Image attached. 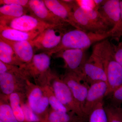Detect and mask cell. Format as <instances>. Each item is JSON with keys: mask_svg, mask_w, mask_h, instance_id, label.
Listing matches in <instances>:
<instances>
[{"mask_svg": "<svg viewBox=\"0 0 122 122\" xmlns=\"http://www.w3.org/2000/svg\"><path fill=\"white\" fill-rule=\"evenodd\" d=\"M71 122H88V120L76 115Z\"/></svg>", "mask_w": 122, "mask_h": 122, "instance_id": "cell-32", "label": "cell"}, {"mask_svg": "<svg viewBox=\"0 0 122 122\" xmlns=\"http://www.w3.org/2000/svg\"><path fill=\"white\" fill-rule=\"evenodd\" d=\"M112 46L114 58L122 66V41L117 45L112 44Z\"/></svg>", "mask_w": 122, "mask_h": 122, "instance_id": "cell-29", "label": "cell"}, {"mask_svg": "<svg viewBox=\"0 0 122 122\" xmlns=\"http://www.w3.org/2000/svg\"><path fill=\"white\" fill-rule=\"evenodd\" d=\"M115 38L113 29L103 34L86 32L75 29L66 31L62 37L61 43L57 47L48 53L52 56L61 51L71 49L87 50L94 44L109 39Z\"/></svg>", "mask_w": 122, "mask_h": 122, "instance_id": "cell-1", "label": "cell"}, {"mask_svg": "<svg viewBox=\"0 0 122 122\" xmlns=\"http://www.w3.org/2000/svg\"><path fill=\"white\" fill-rule=\"evenodd\" d=\"M1 25L24 32L41 33L48 27L54 26L42 22L30 14L17 18Z\"/></svg>", "mask_w": 122, "mask_h": 122, "instance_id": "cell-14", "label": "cell"}, {"mask_svg": "<svg viewBox=\"0 0 122 122\" xmlns=\"http://www.w3.org/2000/svg\"><path fill=\"white\" fill-rule=\"evenodd\" d=\"M0 122H2V121H1V120H0Z\"/></svg>", "mask_w": 122, "mask_h": 122, "instance_id": "cell-34", "label": "cell"}, {"mask_svg": "<svg viewBox=\"0 0 122 122\" xmlns=\"http://www.w3.org/2000/svg\"><path fill=\"white\" fill-rule=\"evenodd\" d=\"M109 122H122V107L111 105L105 107Z\"/></svg>", "mask_w": 122, "mask_h": 122, "instance_id": "cell-26", "label": "cell"}, {"mask_svg": "<svg viewBox=\"0 0 122 122\" xmlns=\"http://www.w3.org/2000/svg\"><path fill=\"white\" fill-rule=\"evenodd\" d=\"M81 77L83 81L90 85L99 81H103L107 83L103 61L93 48L91 55L84 65Z\"/></svg>", "mask_w": 122, "mask_h": 122, "instance_id": "cell-7", "label": "cell"}, {"mask_svg": "<svg viewBox=\"0 0 122 122\" xmlns=\"http://www.w3.org/2000/svg\"><path fill=\"white\" fill-rule=\"evenodd\" d=\"M51 56L45 52L35 54L30 62L21 67L27 79H33L41 87L49 85L53 73L50 68Z\"/></svg>", "mask_w": 122, "mask_h": 122, "instance_id": "cell-4", "label": "cell"}, {"mask_svg": "<svg viewBox=\"0 0 122 122\" xmlns=\"http://www.w3.org/2000/svg\"><path fill=\"white\" fill-rule=\"evenodd\" d=\"M25 94L16 93L9 96L10 104L15 117L19 122H26L21 106V102Z\"/></svg>", "mask_w": 122, "mask_h": 122, "instance_id": "cell-21", "label": "cell"}, {"mask_svg": "<svg viewBox=\"0 0 122 122\" xmlns=\"http://www.w3.org/2000/svg\"><path fill=\"white\" fill-rule=\"evenodd\" d=\"M28 8L15 5H3L0 7V25H4L12 20L27 14Z\"/></svg>", "mask_w": 122, "mask_h": 122, "instance_id": "cell-19", "label": "cell"}, {"mask_svg": "<svg viewBox=\"0 0 122 122\" xmlns=\"http://www.w3.org/2000/svg\"><path fill=\"white\" fill-rule=\"evenodd\" d=\"M78 5L81 8L85 10H97L94 0H76Z\"/></svg>", "mask_w": 122, "mask_h": 122, "instance_id": "cell-30", "label": "cell"}, {"mask_svg": "<svg viewBox=\"0 0 122 122\" xmlns=\"http://www.w3.org/2000/svg\"><path fill=\"white\" fill-rule=\"evenodd\" d=\"M29 0H0V4L15 5L28 8Z\"/></svg>", "mask_w": 122, "mask_h": 122, "instance_id": "cell-31", "label": "cell"}, {"mask_svg": "<svg viewBox=\"0 0 122 122\" xmlns=\"http://www.w3.org/2000/svg\"><path fill=\"white\" fill-rule=\"evenodd\" d=\"M87 50L71 49L61 51L54 54L55 57L63 59L67 70L76 73L80 76L87 61Z\"/></svg>", "mask_w": 122, "mask_h": 122, "instance_id": "cell-12", "label": "cell"}, {"mask_svg": "<svg viewBox=\"0 0 122 122\" xmlns=\"http://www.w3.org/2000/svg\"><path fill=\"white\" fill-rule=\"evenodd\" d=\"M88 122H109L103 100L92 109L88 116Z\"/></svg>", "mask_w": 122, "mask_h": 122, "instance_id": "cell-23", "label": "cell"}, {"mask_svg": "<svg viewBox=\"0 0 122 122\" xmlns=\"http://www.w3.org/2000/svg\"><path fill=\"white\" fill-rule=\"evenodd\" d=\"M21 106L26 122H41V119L30 108L26 96L22 98Z\"/></svg>", "mask_w": 122, "mask_h": 122, "instance_id": "cell-25", "label": "cell"}, {"mask_svg": "<svg viewBox=\"0 0 122 122\" xmlns=\"http://www.w3.org/2000/svg\"><path fill=\"white\" fill-rule=\"evenodd\" d=\"M67 26L54 25L48 27L32 41L35 48L49 52L57 47L64 34L68 31Z\"/></svg>", "mask_w": 122, "mask_h": 122, "instance_id": "cell-8", "label": "cell"}, {"mask_svg": "<svg viewBox=\"0 0 122 122\" xmlns=\"http://www.w3.org/2000/svg\"><path fill=\"white\" fill-rule=\"evenodd\" d=\"M107 90V84L103 81L96 82L90 85L83 109V112L87 120L92 109L106 96Z\"/></svg>", "mask_w": 122, "mask_h": 122, "instance_id": "cell-16", "label": "cell"}, {"mask_svg": "<svg viewBox=\"0 0 122 122\" xmlns=\"http://www.w3.org/2000/svg\"><path fill=\"white\" fill-rule=\"evenodd\" d=\"M93 48L103 61L107 85L106 96H109L122 85V66L114 58L112 43L109 39L96 43Z\"/></svg>", "mask_w": 122, "mask_h": 122, "instance_id": "cell-2", "label": "cell"}, {"mask_svg": "<svg viewBox=\"0 0 122 122\" xmlns=\"http://www.w3.org/2000/svg\"><path fill=\"white\" fill-rule=\"evenodd\" d=\"M120 18L122 22V0H120Z\"/></svg>", "mask_w": 122, "mask_h": 122, "instance_id": "cell-33", "label": "cell"}, {"mask_svg": "<svg viewBox=\"0 0 122 122\" xmlns=\"http://www.w3.org/2000/svg\"><path fill=\"white\" fill-rule=\"evenodd\" d=\"M61 77L69 87L75 99L83 112L90 85L83 81L81 76L76 73L67 70Z\"/></svg>", "mask_w": 122, "mask_h": 122, "instance_id": "cell-10", "label": "cell"}, {"mask_svg": "<svg viewBox=\"0 0 122 122\" xmlns=\"http://www.w3.org/2000/svg\"><path fill=\"white\" fill-rule=\"evenodd\" d=\"M13 48L14 52L20 61L25 64L30 62L34 54V47L32 41H15L2 39Z\"/></svg>", "mask_w": 122, "mask_h": 122, "instance_id": "cell-17", "label": "cell"}, {"mask_svg": "<svg viewBox=\"0 0 122 122\" xmlns=\"http://www.w3.org/2000/svg\"><path fill=\"white\" fill-rule=\"evenodd\" d=\"M26 96L30 108L41 120L43 119L46 116L50 107L48 97L43 87L28 80Z\"/></svg>", "mask_w": 122, "mask_h": 122, "instance_id": "cell-6", "label": "cell"}, {"mask_svg": "<svg viewBox=\"0 0 122 122\" xmlns=\"http://www.w3.org/2000/svg\"><path fill=\"white\" fill-rule=\"evenodd\" d=\"M50 86L59 101L70 111H72L77 116L87 120L75 99L68 85L61 76L54 73L50 82Z\"/></svg>", "mask_w": 122, "mask_h": 122, "instance_id": "cell-5", "label": "cell"}, {"mask_svg": "<svg viewBox=\"0 0 122 122\" xmlns=\"http://www.w3.org/2000/svg\"><path fill=\"white\" fill-rule=\"evenodd\" d=\"M28 80L24 75L11 72L0 74V94L8 97L16 93L26 94Z\"/></svg>", "mask_w": 122, "mask_h": 122, "instance_id": "cell-11", "label": "cell"}, {"mask_svg": "<svg viewBox=\"0 0 122 122\" xmlns=\"http://www.w3.org/2000/svg\"><path fill=\"white\" fill-rule=\"evenodd\" d=\"M109 96H111V105L117 107H121L122 104V85Z\"/></svg>", "mask_w": 122, "mask_h": 122, "instance_id": "cell-28", "label": "cell"}, {"mask_svg": "<svg viewBox=\"0 0 122 122\" xmlns=\"http://www.w3.org/2000/svg\"><path fill=\"white\" fill-rule=\"evenodd\" d=\"M48 9L54 15L75 29H79L74 22L70 0H44Z\"/></svg>", "mask_w": 122, "mask_h": 122, "instance_id": "cell-15", "label": "cell"}, {"mask_svg": "<svg viewBox=\"0 0 122 122\" xmlns=\"http://www.w3.org/2000/svg\"><path fill=\"white\" fill-rule=\"evenodd\" d=\"M6 72H11L22 75L25 76L20 67L17 66L8 65L0 61V74Z\"/></svg>", "mask_w": 122, "mask_h": 122, "instance_id": "cell-27", "label": "cell"}, {"mask_svg": "<svg viewBox=\"0 0 122 122\" xmlns=\"http://www.w3.org/2000/svg\"><path fill=\"white\" fill-rule=\"evenodd\" d=\"M48 97L50 107L56 111L68 112L69 111L59 101L50 85L43 87Z\"/></svg>", "mask_w": 122, "mask_h": 122, "instance_id": "cell-24", "label": "cell"}, {"mask_svg": "<svg viewBox=\"0 0 122 122\" xmlns=\"http://www.w3.org/2000/svg\"><path fill=\"white\" fill-rule=\"evenodd\" d=\"M76 115L72 111H56L50 107L46 117L41 122H71Z\"/></svg>", "mask_w": 122, "mask_h": 122, "instance_id": "cell-22", "label": "cell"}, {"mask_svg": "<svg viewBox=\"0 0 122 122\" xmlns=\"http://www.w3.org/2000/svg\"><path fill=\"white\" fill-rule=\"evenodd\" d=\"M41 33L39 32H24L0 25V38L12 41H31Z\"/></svg>", "mask_w": 122, "mask_h": 122, "instance_id": "cell-18", "label": "cell"}, {"mask_svg": "<svg viewBox=\"0 0 122 122\" xmlns=\"http://www.w3.org/2000/svg\"><path fill=\"white\" fill-rule=\"evenodd\" d=\"M98 11L110 25L118 41L122 37V22L120 15L119 0H105Z\"/></svg>", "mask_w": 122, "mask_h": 122, "instance_id": "cell-9", "label": "cell"}, {"mask_svg": "<svg viewBox=\"0 0 122 122\" xmlns=\"http://www.w3.org/2000/svg\"><path fill=\"white\" fill-rule=\"evenodd\" d=\"M28 9L30 15L51 25H70L54 15L46 7L44 0H29Z\"/></svg>", "mask_w": 122, "mask_h": 122, "instance_id": "cell-13", "label": "cell"}, {"mask_svg": "<svg viewBox=\"0 0 122 122\" xmlns=\"http://www.w3.org/2000/svg\"><path fill=\"white\" fill-rule=\"evenodd\" d=\"M72 3L74 22L79 29L99 34L106 33L112 29L98 10L84 9L78 5L76 0Z\"/></svg>", "mask_w": 122, "mask_h": 122, "instance_id": "cell-3", "label": "cell"}, {"mask_svg": "<svg viewBox=\"0 0 122 122\" xmlns=\"http://www.w3.org/2000/svg\"><path fill=\"white\" fill-rule=\"evenodd\" d=\"M0 120L3 122H19L15 117L9 100V97L0 94Z\"/></svg>", "mask_w": 122, "mask_h": 122, "instance_id": "cell-20", "label": "cell"}]
</instances>
